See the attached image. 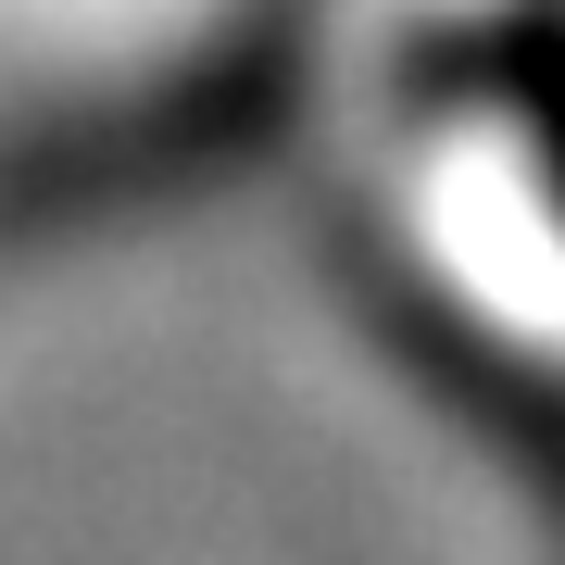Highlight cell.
Instances as JSON below:
<instances>
[{"instance_id":"cell-1","label":"cell","mask_w":565,"mask_h":565,"mask_svg":"<svg viewBox=\"0 0 565 565\" xmlns=\"http://www.w3.org/2000/svg\"><path fill=\"white\" fill-rule=\"evenodd\" d=\"M515 126H527V151H541V177H553V202H565V51H527Z\"/></svg>"}]
</instances>
